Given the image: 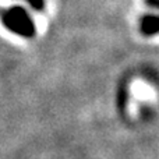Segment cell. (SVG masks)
I'll use <instances>...</instances> for the list:
<instances>
[{
    "label": "cell",
    "instance_id": "6da1fadb",
    "mask_svg": "<svg viewBox=\"0 0 159 159\" xmlns=\"http://www.w3.org/2000/svg\"><path fill=\"white\" fill-rule=\"evenodd\" d=\"M2 22L8 31L24 36V38H31L35 35L34 21L22 7H11L3 11Z\"/></svg>",
    "mask_w": 159,
    "mask_h": 159
},
{
    "label": "cell",
    "instance_id": "7a4b0ae2",
    "mask_svg": "<svg viewBox=\"0 0 159 159\" xmlns=\"http://www.w3.org/2000/svg\"><path fill=\"white\" fill-rule=\"evenodd\" d=\"M159 30V20L157 16L154 14H149V16H145L143 18V22H141V31H143L145 35H155Z\"/></svg>",
    "mask_w": 159,
    "mask_h": 159
},
{
    "label": "cell",
    "instance_id": "3957f363",
    "mask_svg": "<svg viewBox=\"0 0 159 159\" xmlns=\"http://www.w3.org/2000/svg\"><path fill=\"white\" fill-rule=\"evenodd\" d=\"M31 4V7L35 8V10H42L45 6V0H27Z\"/></svg>",
    "mask_w": 159,
    "mask_h": 159
},
{
    "label": "cell",
    "instance_id": "277c9868",
    "mask_svg": "<svg viewBox=\"0 0 159 159\" xmlns=\"http://www.w3.org/2000/svg\"><path fill=\"white\" fill-rule=\"evenodd\" d=\"M147 2L151 6H154V7H158V4H159V0H147Z\"/></svg>",
    "mask_w": 159,
    "mask_h": 159
}]
</instances>
